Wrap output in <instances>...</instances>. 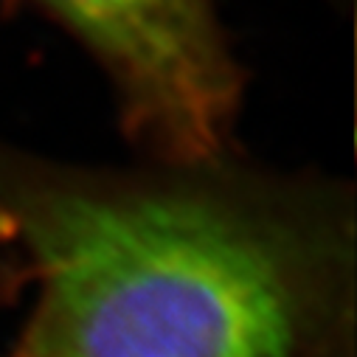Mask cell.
I'll return each mask as SVG.
<instances>
[{"label": "cell", "mask_w": 357, "mask_h": 357, "mask_svg": "<svg viewBox=\"0 0 357 357\" xmlns=\"http://www.w3.org/2000/svg\"><path fill=\"white\" fill-rule=\"evenodd\" d=\"M37 12L91 56L144 158L208 160L234 146L245 99L217 0H0Z\"/></svg>", "instance_id": "2"}, {"label": "cell", "mask_w": 357, "mask_h": 357, "mask_svg": "<svg viewBox=\"0 0 357 357\" xmlns=\"http://www.w3.org/2000/svg\"><path fill=\"white\" fill-rule=\"evenodd\" d=\"M31 312L6 357H349L354 195L236 149L70 163L0 141Z\"/></svg>", "instance_id": "1"}, {"label": "cell", "mask_w": 357, "mask_h": 357, "mask_svg": "<svg viewBox=\"0 0 357 357\" xmlns=\"http://www.w3.org/2000/svg\"><path fill=\"white\" fill-rule=\"evenodd\" d=\"M29 287L26 267L12 248H0V310L17 301V296Z\"/></svg>", "instance_id": "3"}]
</instances>
